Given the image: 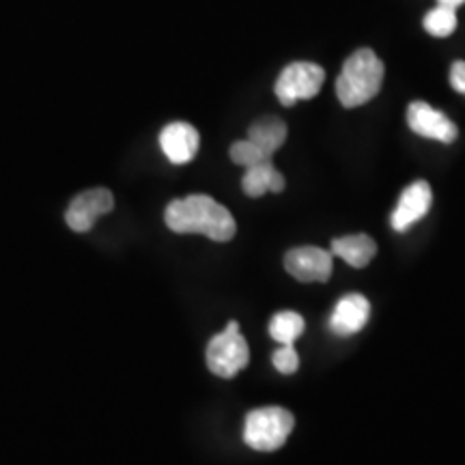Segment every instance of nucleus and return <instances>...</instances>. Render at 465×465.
<instances>
[{
    "mask_svg": "<svg viewBox=\"0 0 465 465\" xmlns=\"http://www.w3.org/2000/svg\"><path fill=\"white\" fill-rule=\"evenodd\" d=\"M295 427V418L284 407H261L243 422V441L252 450L274 452L282 449Z\"/></svg>",
    "mask_w": 465,
    "mask_h": 465,
    "instance_id": "7ed1b4c3",
    "label": "nucleus"
},
{
    "mask_svg": "<svg viewBox=\"0 0 465 465\" xmlns=\"http://www.w3.org/2000/svg\"><path fill=\"white\" fill-rule=\"evenodd\" d=\"M113 207L114 196L108 188L84 190L69 203L65 223L74 232H89L97 220L113 212Z\"/></svg>",
    "mask_w": 465,
    "mask_h": 465,
    "instance_id": "0eeeda50",
    "label": "nucleus"
},
{
    "mask_svg": "<svg viewBox=\"0 0 465 465\" xmlns=\"http://www.w3.org/2000/svg\"><path fill=\"white\" fill-rule=\"evenodd\" d=\"M205 360L209 371L223 380H232L237 373H242L250 362V349L246 339L242 336L240 323L231 322L223 332L209 341Z\"/></svg>",
    "mask_w": 465,
    "mask_h": 465,
    "instance_id": "20e7f679",
    "label": "nucleus"
},
{
    "mask_svg": "<svg viewBox=\"0 0 465 465\" xmlns=\"http://www.w3.org/2000/svg\"><path fill=\"white\" fill-rule=\"evenodd\" d=\"M457 9L449 7V5H438L424 15L422 26L424 31L433 37H449V35L455 33L457 28Z\"/></svg>",
    "mask_w": 465,
    "mask_h": 465,
    "instance_id": "dca6fc26",
    "label": "nucleus"
},
{
    "mask_svg": "<svg viewBox=\"0 0 465 465\" xmlns=\"http://www.w3.org/2000/svg\"><path fill=\"white\" fill-rule=\"evenodd\" d=\"M383 83V63L373 50L360 48L347 58L336 80V97L345 108L369 104Z\"/></svg>",
    "mask_w": 465,
    "mask_h": 465,
    "instance_id": "f03ea898",
    "label": "nucleus"
},
{
    "mask_svg": "<svg viewBox=\"0 0 465 465\" xmlns=\"http://www.w3.org/2000/svg\"><path fill=\"white\" fill-rule=\"evenodd\" d=\"M164 223L177 235H205L212 242H231L237 232L232 213L207 194H190L168 203Z\"/></svg>",
    "mask_w": 465,
    "mask_h": 465,
    "instance_id": "f257e3e1",
    "label": "nucleus"
},
{
    "mask_svg": "<svg viewBox=\"0 0 465 465\" xmlns=\"http://www.w3.org/2000/svg\"><path fill=\"white\" fill-rule=\"evenodd\" d=\"M438 5H449V7L459 9L461 5H465V0H438Z\"/></svg>",
    "mask_w": 465,
    "mask_h": 465,
    "instance_id": "aec40b11",
    "label": "nucleus"
},
{
    "mask_svg": "<svg viewBox=\"0 0 465 465\" xmlns=\"http://www.w3.org/2000/svg\"><path fill=\"white\" fill-rule=\"evenodd\" d=\"M231 160L235 162L237 166H243V168H250V166H257V164H265V162H272V155L265 153L263 149L257 147L250 138L246 141H237L231 144V151H229Z\"/></svg>",
    "mask_w": 465,
    "mask_h": 465,
    "instance_id": "f3484780",
    "label": "nucleus"
},
{
    "mask_svg": "<svg viewBox=\"0 0 465 465\" xmlns=\"http://www.w3.org/2000/svg\"><path fill=\"white\" fill-rule=\"evenodd\" d=\"M284 270L300 282H328L334 270V254L317 246H300L284 254Z\"/></svg>",
    "mask_w": 465,
    "mask_h": 465,
    "instance_id": "423d86ee",
    "label": "nucleus"
},
{
    "mask_svg": "<svg viewBox=\"0 0 465 465\" xmlns=\"http://www.w3.org/2000/svg\"><path fill=\"white\" fill-rule=\"evenodd\" d=\"M450 84L457 93L465 95V61H455L450 67Z\"/></svg>",
    "mask_w": 465,
    "mask_h": 465,
    "instance_id": "6ab92c4d",
    "label": "nucleus"
},
{
    "mask_svg": "<svg viewBox=\"0 0 465 465\" xmlns=\"http://www.w3.org/2000/svg\"><path fill=\"white\" fill-rule=\"evenodd\" d=\"M248 138L257 147L263 149L265 153L274 155L287 141V124L282 119H276V116H265V119H259L257 124L250 125Z\"/></svg>",
    "mask_w": 465,
    "mask_h": 465,
    "instance_id": "4468645a",
    "label": "nucleus"
},
{
    "mask_svg": "<svg viewBox=\"0 0 465 465\" xmlns=\"http://www.w3.org/2000/svg\"><path fill=\"white\" fill-rule=\"evenodd\" d=\"M201 136L194 125L183 124V121H174L168 124L164 130L160 132V147L171 164H188L194 160L196 151H199Z\"/></svg>",
    "mask_w": 465,
    "mask_h": 465,
    "instance_id": "9d476101",
    "label": "nucleus"
},
{
    "mask_svg": "<svg viewBox=\"0 0 465 465\" xmlns=\"http://www.w3.org/2000/svg\"><path fill=\"white\" fill-rule=\"evenodd\" d=\"M304 317H302L300 312L281 311L272 317L270 336L278 342V345H293V342L302 336V332H304Z\"/></svg>",
    "mask_w": 465,
    "mask_h": 465,
    "instance_id": "2eb2a0df",
    "label": "nucleus"
},
{
    "mask_svg": "<svg viewBox=\"0 0 465 465\" xmlns=\"http://www.w3.org/2000/svg\"><path fill=\"white\" fill-rule=\"evenodd\" d=\"M407 125L410 130L418 134L422 138H431V141L450 144L457 141L459 130L457 125L446 116L440 113L438 108H433L431 104L427 102H411L410 108H407Z\"/></svg>",
    "mask_w": 465,
    "mask_h": 465,
    "instance_id": "6e6552de",
    "label": "nucleus"
},
{
    "mask_svg": "<svg viewBox=\"0 0 465 465\" xmlns=\"http://www.w3.org/2000/svg\"><path fill=\"white\" fill-rule=\"evenodd\" d=\"M325 80L323 67H319L317 63L298 61L291 63L282 69V74L278 75L274 93L278 102L282 106H293L302 100H311L322 91Z\"/></svg>",
    "mask_w": 465,
    "mask_h": 465,
    "instance_id": "39448f33",
    "label": "nucleus"
},
{
    "mask_svg": "<svg viewBox=\"0 0 465 465\" xmlns=\"http://www.w3.org/2000/svg\"><path fill=\"white\" fill-rule=\"evenodd\" d=\"M272 362L281 375H293L300 366V358L293 345H281V349H276L274 356H272Z\"/></svg>",
    "mask_w": 465,
    "mask_h": 465,
    "instance_id": "a211bd4d",
    "label": "nucleus"
},
{
    "mask_svg": "<svg viewBox=\"0 0 465 465\" xmlns=\"http://www.w3.org/2000/svg\"><path fill=\"white\" fill-rule=\"evenodd\" d=\"M371 317V304L364 295L349 293L342 295L339 304L334 306L332 317H330V330L336 336H353L364 328Z\"/></svg>",
    "mask_w": 465,
    "mask_h": 465,
    "instance_id": "9b49d317",
    "label": "nucleus"
},
{
    "mask_svg": "<svg viewBox=\"0 0 465 465\" xmlns=\"http://www.w3.org/2000/svg\"><path fill=\"white\" fill-rule=\"evenodd\" d=\"M332 254L360 270V267H366L373 261L377 254V243L369 235H364V232H360V235L336 237L332 242Z\"/></svg>",
    "mask_w": 465,
    "mask_h": 465,
    "instance_id": "ddd939ff",
    "label": "nucleus"
},
{
    "mask_svg": "<svg viewBox=\"0 0 465 465\" xmlns=\"http://www.w3.org/2000/svg\"><path fill=\"white\" fill-rule=\"evenodd\" d=\"M433 205V192L431 185L427 182H414L407 185L401 194V199L394 207L391 224L397 232H405L411 224H416L418 220H422L429 213V209Z\"/></svg>",
    "mask_w": 465,
    "mask_h": 465,
    "instance_id": "1a4fd4ad",
    "label": "nucleus"
},
{
    "mask_svg": "<svg viewBox=\"0 0 465 465\" xmlns=\"http://www.w3.org/2000/svg\"><path fill=\"white\" fill-rule=\"evenodd\" d=\"M284 177L281 171H276V166L272 162L265 164H257L246 168V174L242 179V190L246 192L250 199H261L265 192H282L284 190Z\"/></svg>",
    "mask_w": 465,
    "mask_h": 465,
    "instance_id": "f8f14e48",
    "label": "nucleus"
}]
</instances>
